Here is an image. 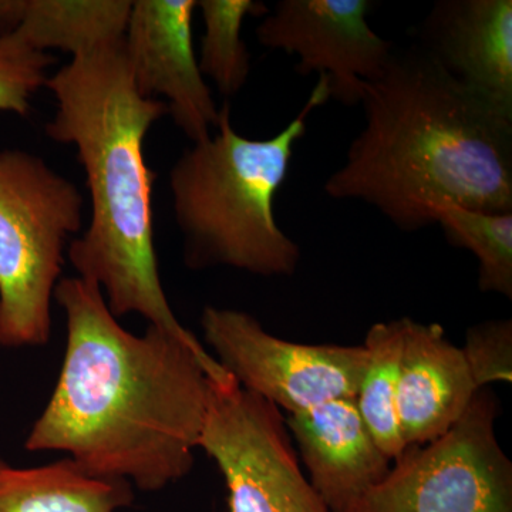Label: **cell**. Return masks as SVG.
<instances>
[{"mask_svg": "<svg viewBox=\"0 0 512 512\" xmlns=\"http://www.w3.org/2000/svg\"><path fill=\"white\" fill-rule=\"evenodd\" d=\"M362 104L365 127L326 181L328 197L365 202L406 232L434 225L443 204L512 212V114L419 45L394 50Z\"/></svg>", "mask_w": 512, "mask_h": 512, "instance_id": "2", "label": "cell"}, {"mask_svg": "<svg viewBox=\"0 0 512 512\" xmlns=\"http://www.w3.org/2000/svg\"><path fill=\"white\" fill-rule=\"evenodd\" d=\"M328 100L329 80L319 77L298 116L265 140L238 134L225 103L212 136L177 158L168 181L188 268L227 266L268 278L295 274L301 247L279 227L274 202L308 117Z\"/></svg>", "mask_w": 512, "mask_h": 512, "instance_id": "4", "label": "cell"}, {"mask_svg": "<svg viewBox=\"0 0 512 512\" xmlns=\"http://www.w3.org/2000/svg\"><path fill=\"white\" fill-rule=\"evenodd\" d=\"M201 328L212 356L242 389L288 414L356 397L365 373V346L291 342L238 309L205 306Z\"/></svg>", "mask_w": 512, "mask_h": 512, "instance_id": "8", "label": "cell"}, {"mask_svg": "<svg viewBox=\"0 0 512 512\" xmlns=\"http://www.w3.org/2000/svg\"><path fill=\"white\" fill-rule=\"evenodd\" d=\"M369 0H281L256 29L259 43L296 57L301 76L329 80L330 99L362 103L365 83L382 76L394 46L367 23Z\"/></svg>", "mask_w": 512, "mask_h": 512, "instance_id": "9", "label": "cell"}, {"mask_svg": "<svg viewBox=\"0 0 512 512\" xmlns=\"http://www.w3.org/2000/svg\"><path fill=\"white\" fill-rule=\"evenodd\" d=\"M420 36L421 49L451 77L512 114L511 0H440Z\"/></svg>", "mask_w": 512, "mask_h": 512, "instance_id": "11", "label": "cell"}, {"mask_svg": "<svg viewBox=\"0 0 512 512\" xmlns=\"http://www.w3.org/2000/svg\"><path fill=\"white\" fill-rule=\"evenodd\" d=\"M197 10L204 22L198 57L202 76L225 97L235 96L251 73V53L242 39V25L248 16H265L269 10L255 0H200Z\"/></svg>", "mask_w": 512, "mask_h": 512, "instance_id": "17", "label": "cell"}, {"mask_svg": "<svg viewBox=\"0 0 512 512\" xmlns=\"http://www.w3.org/2000/svg\"><path fill=\"white\" fill-rule=\"evenodd\" d=\"M56 113L47 137L76 148L86 174L90 221L67 258L79 278L99 286L117 319L138 315L188 345H204L177 319L165 295L154 242L153 191L144 141L168 114L137 92L124 39L73 56L49 76Z\"/></svg>", "mask_w": 512, "mask_h": 512, "instance_id": "3", "label": "cell"}, {"mask_svg": "<svg viewBox=\"0 0 512 512\" xmlns=\"http://www.w3.org/2000/svg\"><path fill=\"white\" fill-rule=\"evenodd\" d=\"M128 0H26L16 32L40 52L77 56L126 35Z\"/></svg>", "mask_w": 512, "mask_h": 512, "instance_id": "15", "label": "cell"}, {"mask_svg": "<svg viewBox=\"0 0 512 512\" xmlns=\"http://www.w3.org/2000/svg\"><path fill=\"white\" fill-rule=\"evenodd\" d=\"M195 12V0H136L124 35L137 92L147 99L165 97L168 114L192 144L212 136L221 110L194 49Z\"/></svg>", "mask_w": 512, "mask_h": 512, "instance_id": "10", "label": "cell"}, {"mask_svg": "<svg viewBox=\"0 0 512 512\" xmlns=\"http://www.w3.org/2000/svg\"><path fill=\"white\" fill-rule=\"evenodd\" d=\"M53 62L55 57L30 46L16 30L0 36V111L28 117Z\"/></svg>", "mask_w": 512, "mask_h": 512, "instance_id": "19", "label": "cell"}, {"mask_svg": "<svg viewBox=\"0 0 512 512\" xmlns=\"http://www.w3.org/2000/svg\"><path fill=\"white\" fill-rule=\"evenodd\" d=\"M198 448L221 471L229 512H330L302 473L281 410L231 376L211 380Z\"/></svg>", "mask_w": 512, "mask_h": 512, "instance_id": "7", "label": "cell"}, {"mask_svg": "<svg viewBox=\"0 0 512 512\" xmlns=\"http://www.w3.org/2000/svg\"><path fill=\"white\" fill-rule=\"evenodd\" d=\"M402 325L397 417L406 447L423 446L456 426L480 389L443 326L410 318Z\"/></svg>", "mask_w": 512, "mask_h": 512, "instance_id": "13", "label": "cell"}, {"mask_svg": "<svg viewBox=\"0 0 512 512\" xmlns=\"http://www.w3.org/2000/svg\"><path fill=\"white\" fill-rule=\"evenodd\" d=\"M55 302L66 349L55 389L30 427V453H62L93 476L156 493L194 466L212 382L229 376L207 349L120 325L99 286L62 278Z\"/></svg>", "mask_w": 512, "mask_h": 512, "instance_id": "1", "label": "cell"}, {"mask_svg": "<svg viewBox=\"0 0 512 512\" xmlns=\"http://www.w3.org/2000/svg\"><path fill=\"white\" fill-rule=\"evenodd\" d=\"M133 500L127 481L93 476L69 457L35 467L0 457V512H119Z\"/></svg>", "mask_w": 512, "mask_h": 512, "instance_id": "14", "label": "cell"}, {"mask_svg": "<svg viewBox=\"0 0 512 512\" xmlns=\"http://www.w3.org/2000/svg\"><path fill=\"white\" fill-rule=\"evenodd\" d=\"M367 363L356 393V404L367 429L384 454L394 461L406 450L397 417L402 319L370 326L365 339Z\"/></svg>", "mask_w": 512, "mask_h": 512, "instance_id": "16", "label": "cell"}, {"mask_svg": "<svg viewBox=\"0 0 512 512\" xmlns=\"http://www.w3.org/2000/svg\"><path fill=\"white\" fill-rule=\"evenodd\" d=\"M25 6L26 0H0V36L18 28Z\"/></svg>", "mask_w": 512, "mask_h": 512, "instance_id": "21", "label": "cell"}, {"mask_svg": "<svg viewBox=\"0 0 512 512\" xmlns=\"http://www.w3.org/2000/svg\"><path fill=\"white\" fill-rule=\"evenodd\" d=\"M498 414L491 387L478 390L456 426L407 447L343 512H512V463L498 441Z\"/></svg>", "mask_w": 512, "mask_h": 512, "instance_id": "6", "label": "cell"}, {"mask_svg": "<svg viewBox=\"0 0 512 512\" xmlns=\"http://www.w3.org/2000/svg\"><path fill=\"white\" fill-rule=\"evenodd\" d=\"M83 227L79 188L42 157L0 150V348H40L67 249Z\"/></svg>", "mask_w": 512, "mask_h": 512, "instance_id": "5", "label": "cell"}, {"mask_svg": "<svg viewBox=\"0 0 512 512\" xmlns=\"http://www.w3.org/2000/svg\"><path fill=\"white\" fill-rule=\"evenodd\" d=\"M285 421L309 481L330 512L345 511L392 467L367 429L355 397L288 414Z\"/></svg>", "mask_w": 512, "mask_h": 512, "instance_id": "12", "label": "cell"}, {"mask_svg": "<svg viewBox=\"0 0 512 512\" xmlns=\"http://www.w3.org/2000/svg\"><path fill=\"white\" fill-rule=\"evenodd\" d=\"M451 244L477 256L481 292L512 298V212L467 210L439 205L433 212Z\"/></svg>", "mask_w": 512, "mask_h": 512, "instance_id": "18", "label": "cell"}, {"mask_svg": "<svg viewBox=\"0 0 512 512\" xmlns=\"http://www.w3.org/2000/svg\"><path fill=\"white\" fill-rule=\"evenodd\" d=\"M461 349L478 389L512 383L511 319L487 320L471 326Z\"/></svg>", "mask_w": 512, "mask_h": 512, "instance_id": "20", "label": "cell"}]
</instances>
